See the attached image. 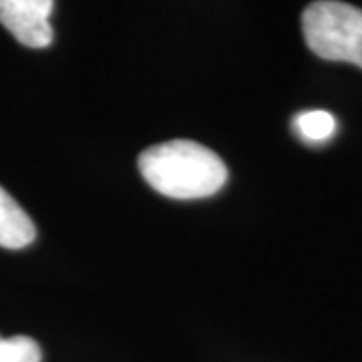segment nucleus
Masks as SVG:
<instances>
[{
	"label": "nucleus",
	"mask_w": 362,
	"mask_h": 362,
	"mask_svg": "<svg viewBox=\"0 0 362 362\" xmlns=\"http://www.w3.org/2000/svg\"><path fill=\"white\" fill-rule=\"evenodd\" d=\"M139 171L159 194L173 199H197L220 192L228 168L206 145L175 139L147 147L139 157Z\"/></svg>",
	"instance_id": "nucleus-1"
},
{
	"label": "nucleus",
	"mask_w": 362,
	"mask_h": 362,
	"mask_svg": "<svg viewBox=\"0 0 362 362\" xmlns=\"http://www.w3.org/2000/svg\"><path fill=\"white\" fill-rule=\"evenodd\" d=\"M302 33L316 57L362 69V8L338 0H316L302 13Z\"/></svg>",
	"instance_id": "nucleus-2"
},
{
	"label": "nucleus",
	"mask_w": 362,
	"mask_h": 362,
	"mask_svg": "<svg viewBox=\"0 0 362 362\" xmlns=\"http://www.w3.org/2000/svg\"><path fill=\"white\" fill-rule=\"evenodd\" d=\"M37 238V228L13 195L0 187V246L21 250Z\"/></svg>",
	"instance_id": "nucleus-4"
},
{
	"label": "nucleus",
	"mask_w": 362,
	"mask_h": 362,
	"mask_svg": "<svg viewBox=\"0 0 362 362\" xmlns=\"http://www.w3.org/2000/svg\"><path fill=\"white\" fill-rule=\"evenodd\" d=\"M294 133L308 145H320L330 141L337 133V119L332 113L314 109V111H302L292 121Z\"/></svg>",
	"instance_id": "nucleus-5"
},
{
	"label": "nucleus",
	"mask_w": 362,
	"mask_h": 362,
	"mask_svg": "<svg viewBox=\"0 0 362 362\" xmlns=\"http://www.w3.org/2000/svg\"><path fill=\"white\" fill-rule=\"evenodd\" d=\"M40 346L28 337H0V362H40Z\"/></svg>",
	"instance_id": "nucleus-6"
},
{
	"label": "nucleus",
	"mask_w": 362,
	"mask_h": 362,
	"mask_svg": "<svg viewBox=\"0 0 362 362\" xmlns=\"http://www.w3.org/2000/svg\"><path fill=\"white\" fill-rule=\"evenodd\" d=\"M54 0H0V25L21 45L45 49L52 42Z\"/></svg>",
	"instance_id": "nucleus-3"
}]
</instances>
